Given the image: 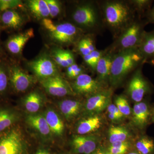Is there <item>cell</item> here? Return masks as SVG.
<instances>
[{
  "label": "cell",
  "mask_w": 154,
  "mask_h": 154,
  "mask_svg": "<svg viewBox=\"0 0 154 154\" xmlns=\"http://www.w3.org/2000/svg\"><path fill=\"white\" fill-rule=\"evenodd\" d=\"M103 24L113 36L117 38L137 17L130 0L98 1Z\"/></svg>",
  "instance_id": "6da1fadb"
},
{
  "label": "cell",
  "mask_w": 154,
  "mask_h": 154,
  "mask_svg": "<svg viewBox=\"0 0 154 154\" xmlns=\"http://www.w3.org/2000/svg\"><path fill=\"white\" fill-rule=\"evenodd\" d=\"M146 61L138 48L124 50L114 54L113 56L109 84L112 89L121 85L125 78Z\"/></svg>",
  "instance_id": "7a4b0ae2"
},
{
  "label": "cell",
  "mask_w": 154,
  "mask_h": 154,
  "mask_svg": "<svg viewBox=\"0 0 154 154\" xmlns=\"http://www.w3.org/2000/svg\"><path fill=\"white\" fill-rule=\"evenodd\" d=\"M72 17L75 25L76 24L81 30H88L89 34L96 35L105 29L98 1L78 5L74 10Z\"/></svg>",
  "instance_id": "3957f363"
},
{
  "label": "cell",
  "mask_w": 154,
  "mask_h": 154,
  "mask_svg": "<svg viewBox=\"0 0 154 154\" xmlns=\"http://www.w3.org/2000/svg\"><path fill=\"white\" fill-rule=\"evenodd\" d=\"M138 16L116 38L107 48L108 51L113 54L124 50L138 48L145 30V27L148 22Z\"/></svg>",
  "instance_id": "277c9868"
},
{
  "label": "cell",
  "mask_w": 154,
  "mask_h": 154,
  "mask_svg": "<svg viewBox=\"0 0 154 154\" xmlns=\"http://www.w3.org/2000/svg\"><path fill=\"white\" fill-rule=\"evenodd\" d=\"M42 24L54 41L65 45L78 43L82 38L84 31L73 23L64 22L55 25L51 19H44Z\"/></svg>",
  "instance_id": "5b68a950"
},
{
  "label": "cell",
  "mask_w": 154,
  "mask_h": 154,
  "mask_svg": "<svg viewBox=\"0 0 154 154\" xmlns=\"http://www.w3.org/2000/svg\"><path fill=\"white\" fill-rule=\"evenodd\" d=\"M26 145L19 129L12 128L0 138V154H25Z\"/></svg>",
  "instance_id": "8992f818"
},
{
  "label": "cell",
  "mask_w": 154,
  "mask_h": 154,
  "mask_svg": "<svg viewBox=\"0 0 154 154\" xmlns=\"http://www.w3.org/2000/svg\"><path fill=\"white\" fill-rule=\"evenodd\" d=\"M143 66L133 72L126 88L128 95L136 103L142 102L144 96L149 91L148 82L143 75Z\"/></svg>",
  "instance_id": "52a82bcc"
},
{
  "label": "cell",
  "mask_w": 154,
  "mask_h": 154,
  "mask_svg": "<svg viewBox=\"0 0 154 154\" xmlns=\"http://www.w3.org/2000/svg\"><path fill=\"white\" fill-rule=\"evenodd\" d=\"M75 93L81 95H90V96L107 88V86L87 74L79 76L72 84Z\"/></svg>",
  "instance_id": "ba28073f"
},
{
  "label": "cell",
  "mask_w": 154,
  "mask_h": 154,
  "mask_svg": "<svg viewBox=\"0 0 154 154\" xmlns=\"http://www.w3.org/2000/svg\"><path fill=\"white\" fill-rule=\"evenodd\" d=\"M113 89L106 88L90 96L86 103V109L93 115H97L110 104Z\"/></svg>",
  "instance_id": "9c48e42d"
},
{
  "label": "cell",
  "mask_w": 154,
  "mask_h": 154,
  "mask_svg": "<svg viewBox=\"0 0 154 154\" xmlns=\"http://www.w3.org/2000/svg\"><path fill=\"white\" fill-rule=\"evenodd\" d=\"M42 85L45 91L52 96L63 97L74 94V91L60 76L55 75L44 79Z\"/></svg>",
  "instance_id": "30bf717a"
},
{
  "label": "cell",
  "mask_w": 154,
  "mask_h": 154,
  "mask_svg": "<svg viewBox=\"0 0 154 154\" xmlns=\"http://www.w3.org/2000/svg\"><path fill=\"white\" fill-rule=\"evenodd\" d=\"M30 67L37 76L43 79L55 75L57 71L54 63L45 56L33 61L30 64Z\"/></svg>",
  "instance_id": "8fae6325"
},
{
  "label": "cell",
  "mask_w": 154,
  "mask_h": 154,
  "mask_svg": "<svg viewBox=\"0 0 154 154\" xmlns=\"http://www.w3.org/2000/svg\"><path fill=\"white\" fill-rule=\"evenodd\" d=\"M10 80L12 86L17 92H24L33 84V77L17 66L10 69Z\"/></svg>",
  "instance_id": "7c38bea8"
},
{
  "label": "cell",
  "mask_w": 154,
  "mask_h": 154,
  "mask_svg": "<svg viewBox=\"0 0 154 154\" xmlns=\"http://www.w3.org/2000/svg\"><path fill=\"white\" fill-rule=\"evenodd\" d=\"M75 153L78 154H91L99 148L97 137L93 136H79L72 142Z\"/></svg>",
  "instance_id": "4fadbf2b"
},
{
  "label": "cell",
  "mask_w": 154,
  "mask_h": 154,
  "mask_svg": "<svg viewBox=\"0 0 154 154\" xmlns=\"http://www.w3.org/2000/svg\"><path fill=\"white\" fill-rule=\"evenodd\" d=\"M105 53L99 60L96 66V72L97 79L103 85L107 86L109 84L110 70L114 54L105 49Z\"/></svg>",
  "instance_id": "5bb4252c"
},
{
  "label": "cell",
  "mask_w": 154,
  "mask_h": 154,
  "mask_svg": "<svg viewBox=\"0 0 154 154\" xmlns=\"http://www.w3.org/2000/svg\"><path fill=\"white\" fill-rule=\"evenodd\" d=\"M34 36L33 30L28 29L23 33L11 37L7 42V48L9 51L14 54H18L30 38Z\"/></svg>",
  "instance_id": "9a60e30c"
},
{
  "label": "cell",
  "mask_w": 154,
  "mask_h": 154,
  "mask_svg": "<svg viewBox=\"0 0 154 154\" xmlns=\"http://www.w3.org/2000/svg\"><path fill=\"white\" fill-rule=\"evenodd\" d=\"M138 49L146 63L154 59V30L145 31Z\"/></svg>",
  "instance_id": "2e32d148"
},
{
  "label": "cell",
  "mask_w": 154,
  "mask_h": 154,
  "mask_svg": "<svg viewBox=\"0 0 154 154\" xmlns=\"http://www.w3.org/2000/svg\"><path fill=\"white\" fill-rule=\"evenodd\" d=\"M150 113L147 104L144 102L136 103L132 110L133 121L139 128H143L149 121Z\"/></svg>",
  "instance_id": "e0dca14e"
},
{
  "label": "cell",
  "mask_w": 154,
  "mask_h": 154,
  "mask_svg": "<svg viewBox=\"0 0 154 154\" xmlns=\"http://www.w3.org/2000/svg\"><path fill=\"white\" fill-rule=\"evenodd\" d=\"M102 125V119L100 116L95 115L84 119L79 123L77 127V133L85 135L94 132L99 129Z\"/></svg>",
  "instance_id": "ac0fdd59"
},
{
  "label": "cell",
  "mask_w": 154,
  "mask_h": 154,
  "mask_svg": "<svg viewBox=\"0 0 154 154\" xmlns=\"http://www.w3.org/2000/svg\"><path fill=\"white\" fill-rule=\"evenodd\" d=\"M82 104L77 100L66 99L60 104V109L66 119H71L79 114L82 109Z\"/></svg>",
  "instance_id": "d6986e66"
},
{
  "label": "cell",
  "mask_w": 154,
  "mask_h": 154,
  "mask_svg": "<svg viewBox=\"0 0 154 154\" xmlns=\"http://www.w3.org/2000/svg\"><path fill=\"white\" fill-rule=\"evenodd\" d=\"M28 7L32 14L38 19H46L50 16L48 6L45 0H31Z\"/></svg>",
  "instance_id": "ffe728a7"
},
{
  "label": "cell",
  "mask_w": 154,
  "mask_h": 154,
  "mask_svg": "<svg viewBox=\"0 0 154 154\" xmlns=\"http://www.w3.org/2000/svg\"><path fill=\"white\" fill-rule=\"evenodd\" d=\"M45 118L51 131L57 135L62 134L64 128L63 123L55 111L52 110H48Z\"/></svg>",
  "instance_id": "44dd1931"
},
{
  "label": "cell",
  "mask_w": 154,
  "mask_h": 154,
  "mask_svg": "<svg viewBox=\"0 0 154 154\" xmlns=\"http://www.w3.org/2000/svg\"><path fill=\"white\" fill-rule=\"evenodd\" d=\"M27 120L30 126L42 135H48L50 133L51 130L44 116L40 115H30L27 117Z\"/></svg>",
  "instance_id": "7402d4cb"
},
{
  "label": "cell",
  "mask_w": 154,
  "mask_h": 154,
  "mask_svg": "<svg viewBox=\"0 0 154 154\" xmlns=\"http://www.w3.org/2000/svg\"><path fill=\"white\" fill-rule=\"evenodd\" d=\"M2 20L6 26L13 28H19L23 22L22 16L17 11L11 10L4 12L2 16Z\"/></svg>",
  "instance_id": "603a6c76"
},
{
  "label": "cell",
  "mask_w": 154,
  "mask_h": 154,
  "mask_svg": "<svg viewBox=\"0 0 154 154\" xmlns=\"http://www.w3.org/2000/svg\"><path fill=\"white\" fill-rule=\"evenodd\" d=\"M129 137L128 131L122 127L112 126L109 128L108 131L110 144L117 142L126 141Z\"/></svg>",
  "instance_id": "cb8c5ba5"
},
{
  "label": "cell",
  "mask_w": 154,
  "mask_h": 154,
  "mask_svg": "<svg viewBox=\"0 0 154 154\" xmlns=\"http://www.w3.org/2000/svg\"><path fill=\"white\" fill-rule=\"evenodd\" d=\"M42 102V98L39 94L36 92H32L25 98V108L30 113H36L41 107Z\"/></svg>",
  "instance_id": "d4e9b609"
},
{
  "label": "cell",
  "mask_w": 154,
  "mask_h": 154,
  "mask_svg": "<svg viewBox=\"0 0 154 154\" xmlns=\"http://www.w3.org/2000/svg\"><path fill=\"white\" fill-rule=\"evenodd\" d=\"M17 116L14 111L9 109L0 110V132L4 131L14 124L17 121Z\"/></svg>",
  "instance_id": "484cf974"
},
{
  "label": "cell",
  "mask_w": 154,
  "mask_h": 154,
  "mask_svg": "<svg viewBox=\"0 0 154 154\" xmlns=\"http://www.w3.org/2000/svg\"><path fill=\"white\" fill-rule=\"evenodd\" d=\"M137 151L142 154H152L154 152V142L151 139L143 137L135 144Z\"/></svg>",
  "instance_id": "4316f807"
},
{
  "label": "cell",
  "mask_w": 154,
  "mask_h": 154,
  "mask_svg": "<svg viewBox=\"0 0 154 154\" xmlns=\"http://www.w3.org/2000/svg\"><path fill=\"white\" fill-rule=\"evenodd\" d=\"M131 5L136 11L138 16L142 18L146 15L152 8L153 1L150 0H130Z\"/></svg>",
  "instance_id": "83f0119b"
},
{
  "label": "cell",
  "mask_w": 154,
  "mask_h": 154,
  "mask_svg": "<svg viewBox=\"0 0 154 154\" xmlns=\"http://www.w3.org/2000/svg\"><path fill=\"white\" fill-rule=\"evenodd\" d=\"M105 52V49L102 50L96 49L90 54L83 57L84 61L92 71L96 72L97 63Z\"/></svg>",
  "instance_id": "f1b7e54d"
},
{
  "label": "cell",
  "mask_w": 154,
  "mask_h": 154,
  "mask_svg": "<svg viewBox=\"0 0 154 154\" xmlns=\"http://www.w3.org/2000/svg\"><path fill=\"white\" fill-rule=\"evenodd\" d=\"M130 146L127 141L117 142L110 144L107 150L109 154H127L128 152Z\"/></svg>",
  "instance_id": "f546056e"
},
{
  "label": "cell",
  "mask_w": 154,
  "mask_h": 154,
  "mask_svg": "<svg viewBox=\"0 0 154 154\" xmlns=\"http://www.w3.org/2000/svg\"><path fill=\"white\" fill-rule=\"evenodd\" d=\"M115 105L123 116H128L131 114V109L128 101L125 96L123 95L116 96L115 98Z\"/></svg>",
  "instance_id": "4dcf8cb0"
},
{
  "label": "cell",
  "mask_w": 154,
  "mask_h": 154,
  "mask_svg": "<svg viewBox=\"0 0 154 154\" xmlns=\"http://www.w3.org/2000/svg\"><path fill=\"white\" fill-rule=\"evenodd\" d=\"M64 50L61 49H54L52 53V57L56 63L63 67L67 68L68 64L66 60L65 57Z\"/></svg>",
  "instance_id": "1f68e13d"
},
{
  "label": "cell",
  "mask_w": 154,
  "mask_h": 154,
  "mask_svg": "<svg viewBox=\"0 0 154 154\" xmlns=\"http://www.w3.org/2000/svg\"><path fill=\"white\" fill-rule=\"evenodd\" d=\"M47 3L50 12V17L54 18L59 15L60 12V5L55 0H45Z\"/></svg>",
  "instance_id": "d6a6232c"
},
{
  "label": "cell",
  "mask_w": 154,
  "mask_h": 154,
  "mask_svg": "<svg viewBox=\"0 0 154 154\" xmlns=\"http://www.w3.org/2000/svg\"><path fill=\"white\" fill-rule=\"evenodd\" d=\"M21 2L16 0H0V11H5L19 5Z\"/></svg>",
  "instance_id": "836d02e7"
},
{
  "label": "cell",
  "mask_w": 154,
  "mask_h": 154,
  "mask_svg": "<svg viewBox=\"0 0 154 154\" xmlns=\"http://www.w3.org/2000/svg\"><path fill=\"white\" fill-rule=\"evenodd\" d=\"M77 48L83 57L88 55L91 53L86 44L84 37L81 38L77 43Z\"/></svg>",
  "instance_id": "e575fe53"
},
{
  "label": "cell",
  "mask_w": 154,
  "mask_h": 154,
  "mask_svg": "<svg viewBox=\"0 0 154 154\" xmlns=\"http://www.w3.org/2000/svg\"><path fill=\"white\" fill-rule=\"evenodd\" d=\"M95 35H96L95 34L89 33L88 35L84 37L86 44L91 52L97 49L96 48V42H95L94 36H95Z\"/></svg>",
  "instance_id": "d590c367"
},
{
  "label": "cell",
  "mask_w": 154,
  "mask_h": 154,
  "mask_svg": "<svg viewBox=\"0 0 154 154\" xmlns=\"http://www.w3.org/2000/svg\"><path fill=\"white\" fill-rule=\"evenodd\" d=\"M8 79L5 72L0 67V93L4 92L7 88Z\"/></svg>",
  "instance_id": "8d00e7d4"
},
{
  "label": "cell",
  "mask_w": 154,
  "mask_h": 154,
  "mask_svg": "<svg viewBox=\"0 0 154 154\" xmlns=\"http://www.w3.org/2000/svg\"><path fill=\"white\" fill-rule=\"evenodd\" d=\"M107 110L108 113L113 114V115L118 117L120 120L124 116L119 110L116 105L114 104H110L107 107Z\"/></svg>",
  "instance_id": "74e56055"
},
{
  "label": "cell",
  "mask_w": 154,
  "mask_h": 154,
  "mask_svg": "<svg viewBox=\"0 0 154 154\" xmlns=\"http://www.w3.org/2000/svg\"><path fill=\"white\" fill-rule=\"evenodd\" d=\"M64 53L66 60L69 66L75 63L74 56L71 52L69 51L65 50H64Z\"/></svg>",
  "instance_id": "f35d334b"
},
{
  "label": "cell",
  "mask_w": 154,
  "mask_h": 154,
  "mask_svg": "<svg viewBox=\"0 0 154 154\" xmlns=\"http://www.w3.org/2000/svg\"><path fill=\"white\" fill-rule=\"evenodd\" d=\"M147 21L148 22L154 24V6L149 11L148 13L146 15Z\"/></svg>",
  "instance_id": "ab89813d"
},
{
  "label": "cell",
  "mask_w": 154,
  "mask_h": 154,
  "mask_svg": "<svg viewBox=\"0 0 154 154\" xmlns=\"http://www.w3.org/2000/svg\"><path fill=\"white\" fill-rule=\"evenodd\" d=\"M91 154H109L106 149L99 147Z\"/></svg>",
  "instance_id": "60d3db41"
},
{
  "label": "cell",
  "mask_w": 154,
  "mask_h": 154,
  "mask_svg": "<svg viewBox=\"0 0 154 154\" xmlns=\"http://www.w3.org/2000/svg\"><path fill=\"white\" fill-rule=\"evenodd\" d=\"M108 116L109 118L110 119L111 121L113 122H117L120 120V119H119L118 117H117L116 116H115L113 115V114H111V113H108Z\"/></svg>",
  "instance_id": "b9f144b4"
},
{
  "label": "cell",
  "mask_w": 154,
  "mask_h": 154,
  "mask_svg": "<svg viewBox=\"0 0 154 154\" xmlns=\"http://www.w3.org/2000/svg\"><path fill=\"white\" fill-rule=\"evenodd\" d=\"M35 154H49V153L44 149L38 150Z\"/></svg>",
  "instance_id": "7bdbcfd3"
},
{
  "label": "cell",
  "mask_w": 154,
  "mask_h": 154,
  "mask_svg": "<svg viewBox=\"0 0 154 154\" xmlns=\"http://www.w3.org/2000/svg\"><path fill=\"white\" fill-rule=\"evenodd\" d=\"M127 154H142L138 152L137 151H132L131 152H128Z\"/></svg>",
  "instance_id": "ee69618b"
},
{
  "label": "cell",
  "mask_w": 154,
  "mask_h": 154,
  "mask_svg": "<svg viewBox=\"0 0 154 154\" xmlns=\"http://www.w3.org/2000/svg\"><path fill=\"white\" fill-rule=\"evenodd\" d=\"M147 62H149V63L153 65L154 66V59L152 60L149 61Z\"/></svg>",
  "instance_id": "f6af8a7d"
},
{
  "label": "cell",
  "mask_w": 154,
  "mask_h": 154,
  "mask_svg": "<svg viewBox=\"0 0 154 154\" xmlns=\"http://www.w3.org/2000/svg\"><path fill=\"white\" fill-rule=\"evenodd\" d=\"M153 119L154 121V113L153 114Z\"/></svg>",
  "instance_id": "bcb514c9"
}]
</instances>
